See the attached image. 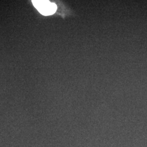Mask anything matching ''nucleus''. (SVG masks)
<instances>
[{"mask_svg": "<svg viewBox=\"0 0 147 147\" xmlns=\"http://www.w3.org/2000/svg\"><path fill=\"white\" fill-rule=\"evenodd\" d=\"M35 8L43 16H50L57 10V5L49 1H32Z\"/></svg>", "mask_w": 147, "mask_h": 147, "instance_id": "1", "label": "nucleus"}]
</instances>
